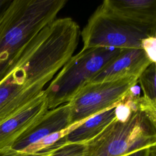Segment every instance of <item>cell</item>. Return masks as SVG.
Wrapping results in <instances>:
<instances>
[{"label": "cell", "instance_id": "cell-8", "mask_svg": "<svg viewBox=\"0 0 156 156\" xmlns=\"http://www.w3.org/2000/svg\"><path fill=\"white\" fill-rule=\"evenodd\" d=\"M152 62L143 49H122L109 65L95 76L90 83L103 82L139 77Z\"/></svg>", "mask_w": 156, "mask_h": 156}, {"label": "cell", "instance_id": "cell-14", "mask_svg": "<svg viewBox=\"0 0 156 156\" xmlns=\"http://www.w3.org/2000/svg\"><path fill=\"white\" fill-rule=\"evenodd\" d=\"M51 150L37 153H27L16 151L9 147H7L0 150V156H47Z\"/></svg>", "mask_w": 156, "mask_h": 156}, {"label": "cell", "instance_id": "cell-13", "mask_svg": "<svg viewBox=\"0 0 156 156\" xmlns=\"http://www.w3.org/2000/svg\"><path fill=\"white\" fill-rule=\"evenodd\" d=\"M142 49L145 51L152 62L156 63V37H149L142 42Z\"/></svg>", "mask_w": 156, "mask_h": 156}, {"label": "cell", "instance_id": "cell-10", "mask_svg": "<svg viewBox=\"0 0 156 156\" xmlns=\"http://www.w3.org/2000/svg\"><path fill=\"white\" fill-rule=\"evenodd\" d=\"M116 105L91 116L65 136L66 143H85L98 135L116 117Z\"/></svg>", "mask_w": 156, "mask_h": 156}, {"label": "cell", "instance_id": "cell-16", "mask_svg": "<svg viewBox=\"0 0 156 156\" xmlns=\"http://www.w3.org/2000/svg\"><path fill=\"white\" fill-rule=\"evenodd\" d=\"M12 0H0V16L5 12Z\"/></svg>", "mask_w": 156, "mask_h": 156}, {"label": "cell", "instance_id": "cell-4", "mask_svg": "<svg viewBox=\"0 0 156 156\" xmlns=\"http://www.w3.org/2000/svg\"><path fill=\"white\" fill-rule=\"evenodd\" d=\"M83 48L142 49V42L156 37V26H145L122 18L99 5L80 32Z\"/></svg>", "mask_w": 156, "mask_h": 156}, {"label": "cell", "instance_id": "cell-11", "mask_svg": "<svg viewBox=\"0 0 156 156\" xmlns=\"http://www.w3.org/2000/svg\"><path fill=\"white\" fill-rule=\"evenodd\" d=\"M156 63L151 62L141 73L138 79V83L143 93V96L156 102Z\"/></svg>", "mask_w": 156, "mask_h": 156}, {"label": "cell", "instance_id": "cell-6", "mask_svg": "<svg viewBox=\"0 0 156 156\" xmlns=\"http://www.w3.org/2000/svg\"><path fill=\"white\" fill-rule=\"evenodd\" d=\"M70 115L68 103L48 110L37 122L19 136L9 148L24 152L43 138L68 128L71 126Z\"/></svg>", "mask_w": 156, "mask_h": 156}, {"label": "cell", "instance_id": "cell-1", "mask_svg": "<svg viewBox=\"0 0 156 156\" xmlns=\"http://www.w3.org/2000/svg\"><path fill=\"white\" fill-rule=\"evenodd\" d=\"M133 87L116 108V117L85 143L84 156H126L156 145V115L141 110Z\"/></svg>", "mask_w": 156, "mask_h": 156}, {"label": "cell", "instance_id": "cell-2", "mask_svg": "<svg viewBox=\"0 0 156 156\" xmlns=\"http://www.w3.org/2000/svg\"><path fill=\"white\" fill-rule=\"evenodd\" d=\"M66 0H12L0 16V80L16 54L56 19Z\"/></svg>", "mask_w": 156, "mask_h": 156}, {"label": "cell", "instance_id": "cell-9", "mask_svg": "<svg viewBox=\"0 0 156 156\" xmlns=\"http://www.w3.org/2000/svg\"><path fill=\"white\" fill-rule=\"evenodd\" d=\"M102 4L115 14L131 21L156 26L155 0H105Z\"/></svg>", "mask_w": 156, "mask_h": 156}, {"label": "cell", "instance_id": "cell-12", "mask_svg": "<svg viewBox=\"0 0 156 156\" xmlns=\"http://www.w3.org/2000/svg\"><path fill=\"white\" fill-rule=\"evenodd\" d=\"M85 143H66L52 149L47 156H84Z\"/></svg>", "mask_w": 156, "mask_h": 156}, {"label": "cell", "instance_id": "cell-15", "mask_svg": "<svg viewBox=\"0 0 156 156\" xmlns=\"http://www.w3.org/2000/svg\"><path fill=\"white\" fill-rule=\"evenodd\" d=\"M126 156H156V145L138 150Z\"/></svg>", "mask_w": 156, "mask_h": 156}, {"label": "cell", "instance_id": "cell-5", "mask_svg": "<svg viewBox=\"0 0 156 156\" xmlns=\"http://www.w3.org/2000/svg\"><path fill=\"white\" fill-rule=\"evenodd\" d=\"M138 77L89 83L68 102L71 126L117 105L138 83Z\"/></svg>", "mask_w": 156, "mask_h": 156}, {"label": "cell", "instance_id": "cell-7", "mask_svg": "<svg viewBox=\"0 0 156 156\" xmlns=\"http://www.w3.org/2000/svg\"><path fill=\"white\" fill-rule=\"evenodd\" d=\"M48 110L47 100L43 91L27 107L0 122V150L10 147L19 136Z\"/></svg>", "mask_w": 156, "mask_h": 156}, {"label": "cell", "instance_id": "cell-3", "mask_svg": "<svg viewBox=\"0 0 156 156\" xmlns=\"http://www.w3.org/2000/svg\"><path fill=\"white\" fill-rule=\"evenodd\" d=\"M122 51L114 48H92L82 49L72 56L44 90L48 110L68 103Z\"/></svg>", "mask_w": 156, "mask_h": 156}]
</instances>
